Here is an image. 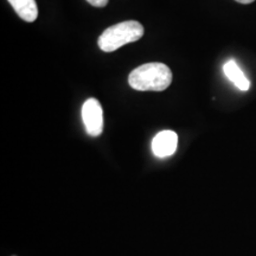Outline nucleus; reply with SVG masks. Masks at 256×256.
<instances>
[{
	"label": "nucleus",
	"instance_id": "nucleus-1",
	"mask_svg": "<svg viewBox=\"0 0 256 256\" xmlns=\"http://www.w3.org/2000/svg\"><path fill=\"white\" fill-rule=\"evenodd\" d=\"M172 82V72L166 64L146 63L138 66L128 76V83L140 92H162Z\"/></svg>",
	"mask_w": 256,
	"mask_h": 256
},
{
	"label": "nucleus",
	"instance_id": "nucleus-2",
	"mask_svg": "<svg viewBox=\"0 0 256 256\" xmlns=\"http://www.w3.org/2000/svg\"><path fill=\"white\" fill-rule=\"evenodd\" d=\"M144 36V26L136 20H127L106 28L98 37V44L104 52H112Z\"/></svg>",
	"mask_w": 256,
	"mask_h": 256
},
{
	"label": "nucleus",
	"instance_id": "nucleus-3",
	"mask_svg": "<svg viewBox=\"0 0 256 256\" xmlns=\"http://www.w3.org/2000/svg\"><path fill=\"white\" fill-rule=\"evenodd\" d=\"M82 120L89 136H101L104 130V112L101 104L96 98H88L83 104Z\"/></svg>",
	"mask_w": 256,
	"mask_h": 256
},
{
	"label": "nucleus",
	"instance_id": "nucleus-4",
	"mask_svg": "<svg viewBox=\"0 0 256 256\" xmlns=\"http://www.w3.org/2000/svg\"><path fill=\"white\" fill-rule=\"evenodd\" d=\"M178 146V136L174 130H162L153 138L152 151L158 158H166L176 152Z\"/></svg>",
	"mask_w": 256,
	"mask_h": 256
},
{
	"label": "nucleus",
	"instance_id": "nucleus-5",
	"mask_svg": "<svg viewBox=\"0 0 256 256\" xmlns=\"http://www.w3.org/2000/svg\"><path fill=\"white\" fill-rule=\"evenodd\" d=\"M223 72L226 74V78H228L240 90L247 92L248 89L250 88V82H249V80L246 78L244 74H243L242 70L240 69V66H238V63L234 60H230L224 64Z\"/></svg>",
	"mask_w": 256,
	"mask_h": 256
},
{
	"label": "nucleus",
	"instance_id": "nucleus-6",
	"mask_svg": "<svg viewBox=\"0 0 256 256\" xmlns=\"http://www.w3.org/2000/svg\"><path fill=\"white\" fill-rule=\"evenodd\" d=\"M12 8L23 20L32 23L38 17L36 0H8Z\"/></svg>",
	"mask_w": 256,
	"mask_h": 256
},
{
	"label": "nucleus",
	"instance_id": "nucleus-7",
	"mask_svg": "<svg viewBox=\"0 0 256 256\" xmlns=\"http://www.w3.org/2000/svg\"><path fill=\"white\" fill-rule=\"evenodd\" d=\"M87 2L94 8H104L108 4V0H87Z\"/></svg>",
	"mask_w": 256,
	"mask_h": 256
},
{
	"label": "nucleus",
	"instance_id": "nucleus-8",
	"mask_svg": "<svg viewBox=\"0 0 256 256\" xmlns=\"http://www.w3.org/2000/svg\"><path fill=\"white\" fill-rule=\"evenodd\" d=\"M235 2H241V4H252V2H254L255 0H235Z\"/></svg>",
	"mask_w": 256,
	"mask_h": 256
}]
</instances>
